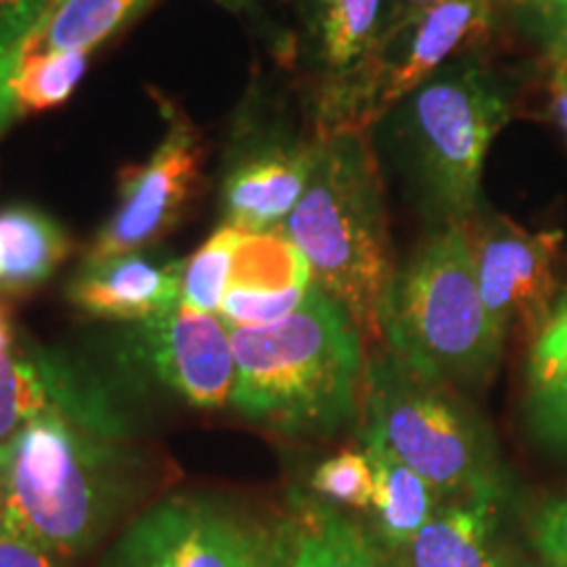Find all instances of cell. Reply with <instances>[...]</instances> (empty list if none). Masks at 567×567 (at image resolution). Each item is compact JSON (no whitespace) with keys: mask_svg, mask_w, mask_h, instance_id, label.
Returning <instances> with one entry per match:
<instances>
[{"mask_svg":"<svg viewBox=\"0 0 567 567\" xmlns=\"http://www.w3.org/2000/svg\"><path fill=\"white\" fill-rule=\"evenodd\" d=\"M151 488L134 436L42 413L0 444V530L59 563L87 557Z\"/></svg>","mask_w":567,"mask_h":567,"instance_id":"1","label":"cell"},{"mask_svg":"<svg viewBox=\"0 0 567 567\" xmlns=\"http://www.w3.org/2000/svg\"><path fill=\"white\" fill-rule=\"evenodd\" d=\"M231 410L284 436H331L358 413L365 381L363 334L321 287L292 316L231 329Z\"/></svg>","mask_w":567,"mask_h":567,"instance_id":"2","label":"cell"},{"mask_svg":"<svg viewBox=\"0 0 567 567\" xmlns=\"http://www.w3.org/2000/svg\"><path fill=\"white\" fill-rule=\"evenodd\" d=\"M281 231L305 255L316 287L342 305L360 334L381 342L396 268L368 134L321 140L308 189Z\"/></svg>","mask_w":567,"mask_h":567,"instance_id":"3","label":"cell"},{"mask_svg":"<svg viewBox=\"0 0 567 567\" xmlns=\"http://www.w3.org/2000/svg\"><path fill=\"white\" fill-rule=\"evenodd\" d=\"M384 350L450 389H481L505 350L481 300L465 226H436L394 276Z\"/></svg>","mask_w":567,"mask_h":567,"instance_id":"4","label":"cell"},{"mask_svg":"<svg viewBox=\"0 0 567 567\" xmlns=\"http://www.w3.org/2000/svg\"><path fill=\"white\" fill-rule=\"evenodd\" d=\"M363 410V442L384 446L413 467L442 502L505 499V467L494 439L455 389L425 379L384 350L365 365Z\"/></svg>","mask_w":567,"mask_h":567,"instance_id":"5","label":"cell"},{"mask_svg":"<svg viewBox=\"0 0 567 567\" xmlns=\"http://www.w3.org/2000/svg\"><path fill=\"white\" fill-rule=\"evenodd\" d=\"M394 111V137L423 210L436 226H465L476 216L488 147L509 118L499 84L460 59Z\"/></svg>","mask_w":567,"mask_h":567,"instance_id":"6","label":"cell"},{"mask_svg":"<svg viewBox=\"0 0 567 567\" xmlns=\"http://www.w3.org/2000/svg\"><path fill=\"white\" fill-rule=\"evenodd\" d=\"M492 24L494 0H446L415 17L389 21L365 66L313 116L316 137L368 134L431 76L476 51Z\"/></svg>","mask_w":567,"mask_h":567,"instance_id":"7","label":"cell"},{"mask_svg":"<svg viewBox=\"0 0 567 567\" xmlns=\"http://www.w3.org/2000/svg\"><path fill=\"white\" fill-rule=\"evenodd\" d=\"M274 536L218 496L179 492L134 515L97 567H258Z\"/></svg>","mask_w":567,"mask_h":567,"instance_id":"8","label":"cell"},{"mask_svg":"<svg viewBox=\"0 0 567 567\" xmlns=\"http://www.w3.org/2000/svg\"><path fill=\"white\" fill-rule=\"evenodd\" d=\"M166 132L151 158L126 168L118 203L90 245L87 258L140 252L166 237L182 221L203 179V140L193 122L163 103Z\"/></svg>","mask_w":567,"mask_h":567,"instance_id":"9","label":"cell"},{"mask_svg":"<svg viewBox=\"0 0 567 567\" xmlns=\"http://www.w3.org/2000/svg\"><path fill=\"white\" fill-rule=\"evenodd\" d=\"M465 234L488 318L502 337L517 326L536 342L555 313L557 260L565 234L530 231L507 216L471 218Z\"/></svg>","mask_w":567,"mask_h":567,"instance_id":"10","label":"cell"},{"mask_svg":"<svg viewBox=\"0 0 567 567\" xmlns=\"http://www.w3.org/2000/svg\"><path fill=\"white\" fill-rule=\"evenodd\" d=\"M130 354L158 384L197 410L231 405V329L218 316L176 305L168 313L130 326Z\"/></svg>","mask_w":567,"mask_h":567,"instance_id":"11","label":"cell"},{"mask_svg":"<svg viewBox=\"0 0 567 567\" xmlns=\"http://www.w3.org/2000/svg\"><path fill=\"white\" fill-rule=\"evenodd\" d=\"M321 140L281 126L243 130L231 142L221 179L224 226L245 234L281 231L313 176Z\"/></svg>","mask_w":567,"mask_h":567,"instance_id":"12","label":"cell"},{"mask_svg":"<svg viewBox=\"0 0 567 567\" xmlns=\"http://www.w3.org/2000/svg\"><path fill=\"white\" fill-rule=\"evenodd\" d=\"M184 260L122 252L87 258L69 281L66 297L84 316L142 323L182 305Z\"/></svg>","mask_w":567,"mask_h":567,"instance_id":"13","label":"cell"},{"mask_svg":"<svg viewBox=\"0 0 567 567\" xmlns=\"http://www.w3.org/2000/svg\"><path fill=\"white\" fill-rule=\"evenodd\" d=\"M300 21L316 116L371 59L386 24V0H300Z\"/></svg>","mask_w":567,"mask_h":567,"instance_id":"14","label":"cell"},{"mask_svg":"<svg viewBox=\"0 0 567 567\" xmlns=\"http://www.w3.org/2000/svg\"><path fill=\"white\" fill-rule=\"evenodd\" d=\"M284 536L287 567H396L371 530L318 496L295 494Z\"/></svg>","mask_w":567,"mask_h":567,"instance_id":"15","label":"cell"},{"mask_svg":"<svg viewBox=\"0 0 567 567\" xmlns=\"http://www.w3.org/2000/svg\"><path fill=\"white\" fill-rule=\"evenodd\" d=\"M496 505L476 499L442 502L405 547L392 551L396 567H502L494 542Z\"/></svg>","mask_w":567,"mask_h":567,"instance_id":"16","label":"cell"},{"mask_svg":"<svg viewBox=\"0 0 567 567\" xmlns=\"http://www.w3.org/2000/svg\"><path fill=\"white\" fill-rule=\"evenodd\" d=\"M71 252L63 226L34 205L0 208V297L38 289Z\"/></svg>","mask_w":567,"mask_h":567,"instance_id":"17","label":"cell"},{"mask_svg":"<svg viewBox=\"0 0 567 567\" xmlns=\"http://www.w3.org/2000/svg\"><path fill=\"white\" fill-rule=\"evenodd\" d=\"M375 471V494L368 513L373 515V536L389 555L413 538L442 505L429 481L417 476L413 467L389 455L384 446L363 442Z\"/></svg>","mask_w":567,"mask_h":567,"instance_id":"18","label":"cell"},{"mask_svg":"<svg viewBox=\"0 0 567 567\" xmlns=\"http://www.w3.org/2000/svg\"><path fill=\"white\" fill-rule=\"evenodd\" d=\"M151 0H53L21 53H92Z\"/></svg>","mask_w":567,"mask_h":567,"instance_id":"19","label":"cell"},{"mask_svg":"<svg viewBox=\"0 0 567 567\" xmlns=\"http://www.w3.org/2000/svg\"><path fill=\"white\" fill-rule=\"evenodd\" d=\"M313 284L308 260L284 237V231L245 234L234 258L229 287L276 295L289 289H310Z\"/></svg>","mask_w":567,"mask_h":567,"instance_id":"20","label":"cell"},{"mask_svg":"<svg viewBox=\"0 0 567 567\" xmlns=\"http://www.w3.org/2000/svg\"><path fill=\"white\" fill-rule=\"evenodd\" d=\"M245 231L234 226H218L208 239L184 260L182 276V305L197 310V313H221V305L229 289L234 258L243 245Z\"/></svg>","mask_w":567,"mask_h":567,"instance_id":"21","label":"cell"},{"mask_svg":"<svg viewBox=\"0 0 567 567\" xmlns=\"http://www.w3.org/2000/svg\"><path fill=\"white\" fill-rule=\"evenodd\" d=\"M318 499L334 507L371 509L375 494V471L365 450H342L326 457L310 476Z\"/></svg>","mask_w":567,"mask_h":567,"instance_id":"22","label":"cell"},{"mask_svg":"<svg viewBox=\"0 0 567 567\" xmlns=\"http://www.w3.org/2000/svg\"><path fill=\"white\" fill-rule=\"evenodd\" d=\"M528 425L542 444L567 455V360L528 371Z\"/></svg>","mask_w":567,"mask_h":567,"instance_id":"23","label":"cell"},{"mask_svg":"<svg viewBox=\"0 0 567 567\" xmlns=\"http://www.w3.org/2000/svg\"><path fill=\"white\" fill-rule=\"evenodd\" d=\"M53 0H0V63L24 48Z\"/></svg>","mask_w":567,"mask_h":567,"instance_id":"24","label":"cell"},{"mask_svg":"<svg viewBox=\"0 0 567 567\" xmlns=\"http://www.w3.org/2000/svg\"><path fill=\"white\" fill-rule=\"evenodd\" d=\"M530 536H534V547L544 557V563L567 567V494L538 509Z\"/></svg>","mask_w":567,"mask_h":567,"instance_id":"25","label":"cell"},{"mask_svg":"<svg viewBox=\"0 0 567 567\" xmlns=\"http://www.w3.org/2000/svg\"><path fill=\"white\" fill-rule=\"evenodd\" d=\"M563 360H567V297L559 300L549 323L536 337L528 371H547V368L563 363Z\"/></svg>","mask_w":567,"mask_h":567,"instance_id":"26","label":"cell"},{"mask_svg":"<svg viewBox=\"0 0 567 567\" xmlns=\"http://www.w3.org/2000/svg\"><path fill=\"white\" fill-rule=\"evenodd\" d=\"M0 567H61V563L27 538L0 530Z\"/></svg>","mask_w":567,"mask_h":567,"instance_id":"27","label":"cell"},{"mask_svg":"<svg viewBox=\"0 0 567 567\" xmlns=\"http://www.w3.org/2000/svg\"><path fill=\"white\" fill-rule=\"evenodd\" d=\"M547 118L557 126L559 137L565 140L567 145V69L551 66L549 82H547Z\"/></svg>","mask_w":567,"mask_h":567,"instance_id":"28","label":"cell"},{"mask_svg":"<svg viewBox=\"0 0 567 567\" xmlns=\"http://www.w3.org/2000/svg\"><path fill=\"white\" fill-rule=\"evenodd\" d=\"M442 3H446V0H386V24L389 21L408 19V17H415V13L436 9V6Z\"/></svg>","mask_w":567,"mask_h":567,"instance_id":"29","label":"cell"},{"mask_svg":"<svg viewBox=\"0 0 567 567\" xmlns=\"http://www.w3.org/2000/svg\"><path fill=\"white\" fill-rule=\"evenodd\" d=\"M530 9L538 19H542L544 32H549L551 27L567 19V0H528Z\"/></svg>","mask_w":567,"mask_h":567,"instance_id":"30","label":"cell"},{"mask_svg":"<svg viewBox=\"0 0 567 567\" xmlns=\"http://www.w3.org/2000/svg\"><path fill=\"white\" fill-rule=\"evenodd\" d=\"M547 51L551 66L567 69V19H563L547 32Z\"/></svg>","mask_w":567,"mask_h":567,"instance_id":"31","label":"cell"},{"mask_svg":"<svg viewBox=\"0 0 567 567\" xmlns=\"http://www.w3.org/2000/svg\"><path fill=\"white\" fill-rule=\"evenodd\" d=\"M19 342L21 339L17 334V326H13L11 308L0 297V354H11L19 347Z\"/></svg>","mask_w":567,"mask_h":567,"instance_id":"32","label":"cell"},{"mask_svg":"<svg viewBox=\"0 0 567 567\" xmlns=\"http://www.w3.org/2000/svg\"><path fill=\"white\" fill-rule=\"evenodd\" d=\"M258 567H287V536H284V526L276 528L271 547H268Z\"/></svg>","mask_w":567,"mask_h":567,"instance_id":"33","label":"cell"},{"mask_svg":"<svg viewBox=\"0 0 567 567\" xmlns=\"http://www.w3.org/2000/svg\"><path fill=\"white\" fill-rule=\"evenodd\" d=\"M218 6H226L229 11L245 13V11H255L260 6V0H216Z\"/></svg>","mask_w":567,"mask_h":567,"instance_id":"34","label":"cell"},{"mask_svg":"<svg viewBox=\"0 0 567 567\" xmlns=\"http://www.w3.org/2000/svg\"><path fill=\"white\" fill-rule=\"evenodd\" d=\"M502 567H555V565H549V563H544V565H530V563H520V559H509V557H505V563H502Z\"/></svg>","mask_w":567,"mask_h":567,"instance_id":"35","label":"cell"},{"mask_svg":"<svg viewBox=\"0 0 567 567\" xmlns=\"http://www.w3.org/2000/svg\"><path fill=\"white\" fill-rule=\"evenodd\" d=\"M0 515H3V496H0Z\"/></svg>","mask_w":567,"mask_h":567,"instance_id":"36","label":"cell"}]
</instances>
